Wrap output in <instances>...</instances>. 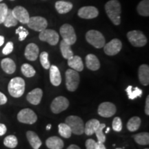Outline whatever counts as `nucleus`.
Segmentation results:
<instances>
[{
	"label": "nucleus",
	"instance_id": "nucleus-21",
	"mask_svg": "<svg viewBox=\"0 0 149 149\" xmlns=\"http://www.w3.org/2000/svg\"><path fill=\"white\" fill-rule=\"evenodd\" d=\"M46 145L49 149H62L64 148V144L61 138L53 136L46 139Z\"/></svg>",
	"mask_w": 149,
	"mask_h": 149
},
{
	"label": "nucleus",
	"instance_id": "nucleus-17",
	"mask_svg": "<svg viewBox=\"0 0 149 149\" xmlns=\"http://www.w3.org/2000/svg\"><path fill=\"white\" fill-rule=\"evenodd\" d=\"M43 95L42 89L37 88L28 93L26 96L27 101L33 105H38L41 102Z\"/></svg>",
	"mask_w": 149,
	"mask_h": 149
},
{
	"label": "nucleus",
	"instance_id": "nucleus-42",
	"mask_svg": "<svg viewBox=\"0 0 149 149\" xmlns=\"http://www.w3.org/2000/svg\"><path fill=\"white\" fill-rule=\"evenodd\" d=\"M97 142L94 139H88L86 141V149H96Z\"/></svg>",
	"mask_w": 149,
	"mask_h": 149
},
{
	"label": "nucleus",
	"instance_id": "nucleus-18",
	"mask_svg": "<svg viewBox=\"0 0 149 149\" xmlns=\"http://www.w3.org/2000/svg\"><path fill=\"white\" fill-rule=\"evenodd\" d=\"M138 77L139 82L144 86H148L149 84V66L146 64H142L139 67Z\"/></svg>",
	"mask_w": 149,
	"mask_h": 149
},
{
	"label": "nucleus",
	"instance_id": "nucleus-43",
	"mask_svg": "<svg viewBox=\"0 0 149 149\" xmlns=\"http://www.w3.org/2000/svg\"><path fill=\"white\" fill-rule=\"evenodd\" d=\"M7 101H8V99H7L6 96L3 93L0 92V105H3L6 103Z\"/></svg>",
	"mask_w": 149,
	"mask_h": 149
},
{
	"label": "nucleus",
	"instance_id": "nucleus-29",
	"mask_svg": "<svg viewBox=\"0 0 149 149\" xmlns=\"http://www.w3.org/2000/svg\"><path fill=\"white\" fill-rule=\"evenodd\" d=\"M137 10L139 15L144 17L149 15V0H142L138 3Z\"/></svg>",
	"mask_w": 149,
	"mask_h": 149
},
{
	"label": "nucleus",
	"instance_id": "nucleus-34",
	"mask_svg": "<svg viewBox=\"0 0 149 149\" xmlns=\"http://www.w3.org/2000/svg\"><path fill=\"white\" fill-rule=\"evenodd\" d=\"M22 74L26 77H33L35 75L36 72L34 68L29 64H24L21 67Z\"/></svg>",
	"mask_w": 149,
	"mask_h": 149
},
{
	"label": "nucleus",
	"instance_id": "nucleus-44",
	"mask_svg": "<svg viewBox=\"0 0 149 149\" xmlns=\"http://www.w3.org/2000/svg\"><path fill=\"white\" fill-rule=\"evenodd\" d=\"M7 128L4 124H0V136H2L6 133Z\"/></svg>",
	"mask_w": 149,
	"mask_h": 149
},
{
	"label": "nucleus",
	"instance_id": "nucleus-50",
	"mask_svg": "<svg viewBox=\"0 0 149 149\" xmlns=\"http://www.w3.org/2000/svg\"><path fill=\"white\" fill-rule=\"evenodd\" d=\"M107 128L108 129H107V130H106V133H108V132H109V130H110V128L108 127Z\"/></svg>",
	"mask_w": 149,
	"mask_h": 149
},
{
	"label": "nucleus",
	"instance_id": "nucleus-35",
	"mask_svg": "<svg viewBox=\"0 0 149 149\" xmlns=\"http://www.w3.org/2000/svg\"><path fill=\"white\" fill-rule=\"evenodd\" d=\"M18 140L17 138L15 135H8L5 137L4 140H3V144L6 146L10 148H14L17 146Z\"/></svg>",
	"mask_w": 149,
	"mask_h": 149
},
{
	"label": "nucleus",
	"instance_id": "nucleus-25",
	"mask_svg": "<svg viewBox=\"0 0 149 149\" xmlns=\"http://www.w3.org/2000/svg\"><path fill=\"white\" fill-rule=\"evenodd\" d=\"M72 7H73L72 3L68 1H57L55 3V8L59 14L68 13L72 10Z\"/></svg>",
	"mask_w": 149,
	"mask_h": 149
},
{
	"label": "nucleus",
	"instance_id": "nucleus-24",
	"mask_svg": "<svg viewBox=\"0 0 149 149\" xmlns=\"http://www.w3.org/2000/svg\"><path fill=\"white\" fill-rule=\"evenodd\" d=\"M1 66L3 71L7 74H13L15 72V63L10 58L3 59L1 61Z\"/></svg>",
	"mask_w": 149,
	"mask_h": 149
},
{
	"label": "nucleus",
	"instance_id": "nucleus-9",
	"mask_svg": "<svg viewBox=\"0 0 149 149\" xmlns=\"http://www.w3.org/2000/svg\"><path fill=\"white\" fill-rule=\"evenodd\" d=\"M17 120L23 124H33L37 122V116L35 113L31 109H22L18 113Z\"/></svg>",
	"mask_w": 149,
	"mask_h": 149
},
{
	"label": "nucleus",
	"instance_id": "nucleus-5",
	"mask_svg": "<svg viewBox=\"0 0 149 149\" xmlns=\"http://www.w3.org/2000/svg\"><path fill=\"white\" fill-rule=\"evenodd\" d=\"M66 86L69 91L73 92L77 90L80 81L79 74L77 71L73 69H68L66 74Z\"/></svg>",
	"mask_w": 149,
	"mask_h": 149
},
{
	"label": "nucleus",
	"instance_id": "nucleus-28",
	"mask_svg": "<svg viewBox=\"0 0 149 149\" xmlns=\"http://www.w3.org/2000/svg\"><path fill=\"white\" fill-rule=\"evenodd\" d=\"M126 92L127 93L128 99L131 100L140 97L142 95V91L140 88L138 87H133L132 86H128L126 88Z\"/></svg>",
	"mask_w": 149,
	"mask_h": 149
},
{
	"label": "nucleus",
	"instance_id": "nucleus-7",
	"mask_svg": "<svg viewBox=\"0 0 149 149\" xmlns=\"http://www.w3.org/2000/svg\"><path fill=\"white\" fill-rule=\"evenodd\" d=\"M127 38L135 47H143L146 44L147 39L141 31H132L127 33Z\"/></svg>",
	"mask_w": 149,
	"mask_h": 149
},
{
	"label": "nucleus",
	"instance_id": "nucleus-39",
	"mask_svg": "<svg viewBox=\"0 0 149 149\" xmlns=\"http://www.w3.org/2000/svg\"><path fill=\"white\" fill-rule=\"evenodd\" d=\"M8 8L4 3H0V24H3L8 14Z\"/></svg>",
	"mask_w": 149,
	"mask_h": 149
},
{
	"label": "nucleus",
	"instance_id": "nucleus-15",
	"mask_svg": "<svg viewBox=\"0 0 149 149\" xmlns=\"http://www.w3.org/2000/svg\"><path fill=\"white\" fill-rule=\"evenodd\" d=\"M99 15V11L95 6H84L78 10V16L80 18L91 19L97 17Z\"/></svg>",
	"mask_w": 149,
	"mask_h": 149
},
{
	"label": "nucleus",
	"instance_id": "nucleus-38",
	"mask_svg": "<svg viewBox=\"0 0 149 149\" xmlns=\"http://www.w3.org/2000/svg\"><path fill=\"white\" fill-rule=\"evenodd\" d=\"M15 33L19 35V40L21 41V42L25 40L29 34V31L23 26H19L18 29H17L15 31Z\"/></svg>",
	"mask_w": 149,
	"mask_h": 149
},
{
	"label": "nucleus",
	"instance_id": "nucleus-45",
	"mask_svg": "<svg viewBox=\"0 0 149 149\" xmlns=\"http://www.w3.org/2000/svg\"><path fill=\"white\" fill-rule=\"evenodd\" d=\"M145 113L146 115H149V96H147L146 100V105H145Z\"/></svg>",
	"mask_w": 149,
	"mask_h": 149
},
{
	"label": "nucleus",
	"instance_id": "nucleus-12",
	"mask_svg": "<svg viewBox=\"0 0 149 149\" xmlns=\"http://www.w3.org/2000/svg\"><path fill=\"white\" fill-rule=\"evenodd\" d=\"M122 48V43L118 39H113L104 46V53L107 55L113 56L120 53Z\"/></svg>",
	"mask_w": 149,
	"mask_h": 149
},
{
	"label": "nucleus",
	"instance_id": "nucleus-33",
	"mask_svg": "<svg viewBox=\"0 0 149 149\" xmlns=\"http://www.w3.org/2000/svg\"><path fill=\"white\" fill-rule=\"evenodd\" d=\"M59 133L61 137L64 138H70L72 135V131L70 130L69 126H68L66 123H61L58 126Z\"/></svg>",
	"mask_w": 149,
	"mask_h": 149
},
{
	"label": "nucleus",
	"instance_id": "nucleus-8",
	"mask_svg": "<svg viewBox=\"0 0 149 149\" xmlns=\"http://www.w3.org/2000/svg\"><path fill=\"white\" fill-rule=\"evenodd\" d=\"M39 38L42 42L48 43L50 45L55 46L59 42V36L58 33L52 29H44L41 31L39 35Z\"/></svg>",
	"mask_w": 149,
	"mask_h": 149
},
{
	"label": "nucleus",
	"instance_id": "nucleus-22",
	"mask_svg": "<svg viewBox=\"0 0 149 149\" xmlns=\"http://www.w3.org/2000/svg\"><path fill=\"white\" fill-rule=\"evenodd\" d=\"M68 65L69 67L77 72L82 71L84 69V64L82 59L77 55H73L71 58L68 59Z\"/></svg>",
	"mask_w": 149,
	"mask_h": 149
},
{
	"label": "nucleus",
	"instance_id": "nucleus-53",
	"mask_svg": "<svg viewBox=\"0 0 149 149\" xmlns=\"http://www.w3.org/2000/svg\"><path fill=\"white\" fill-rule=\"evenodd\" d=\"M10 1H15V0H10Z\"/></svg>",
	"mask_w": 149,
	"mask_h": 149
},
{
	"label": "nucleus",
	"instance_id": "nucleus-27",
	"mask_svg": "<svg viewBox=\"0 0 149 149\" xmlns=\"http://www.w3.org/2000/svg\"><path fill=\"white\" fill-rule=\"evenodd\" d=\"M60 51L64 59H69L73 56V52H72L71 48H70V45L65 42L64 41H61L60 42Z\"/></svg>",
	"mask_w": 149,
	"mask_h": 149
},
{
	"label": "nucleus",
	"instance_id": "nucleus-23",
	"mask_svg": "<svg viewBox=\"0 0 149 149\" xmlns=\"http://www.w3.org/2000/svg\"><path fill=\"white\" fill-rule=\"evenodd\" d=\"M26 137L29 144L33 149H39L42 146V141L35 132L29 130L26 132Z\"/></svg>",
	"mask_w": 149,
	"mask_h": 149
},
{
	"label": "nucleus",
	"instance_id": "nucleus-1",
	"mask_svg": "<svg viewBox=\"0 0 149 149\" xmlns=\"http://www.w3.org/2000/svg\"><path fill=\"white\" fill-rule=\"evenodd\" d=\"M105 10L108 17L113 24L118 26L121 23L122 13L121 4L118 0H110L105 5Z\"/></svg>",
	"mask_w": 149,
	"mask_h": 149
},
{
	"label": "nucleus",
	"instance_id": "nucleus-48",
	"mask_svg": "<svg viewBox=\"0 0 149 149\" xmlns=\"http://www.w3.org/2000/svg\"><path fill=\"white\" fill-rule=\"evenodd\" d=\"M4 43V37L0 35V46H1Z\"/></svg>",
	"mask_w": 149,
	"mask_h": 149
},
{
	"label": "nucleus",
	"instance_id": "nucleus-19",
	"mask_svg": "<svg viewBox=\"0 0 149 149\" xmlns=\"http://www.w3.org/2000/svg\"><path fill=\"white\" fill-rule=\"evenodd\" d=\"M50 80L52 84L58 86L61 82V76L59 68L55 65L50 67Z\"/></svg>",
	"mask_w": 149,
	"mask_h": 149
},
{
	"label": "nucleus",
	"instance_id": "nucleus-52",
	"mask_svg": "<svg viewBox=\"0 0 149 149\" xmlns=\"http://www.w3.org/2000/svg\"><path fill=\"white\" fill-rule=\"evenodd\" d=\"M3 1V0H0V2H1V1Z\"/></svg>",
	"mask_w": 149,
	"mask_h": 149
},
{
	"label": "nucleus",
	"instance_id": "nucleus-46",
	"mask_svg": "<svg viewBox=\"0 0 149 149\" xmlns=\"http://www.w3.org/2000/svg\"><path fill=\"white\" fill-rule=\"evenodd\" d=\"M96 149H107V148H106L105 146H104V143L97 141L96 144Z\"/></svg>",
	"mask_w": 149,
	"mask_h": 149
},
{
	"label": "nucleus",
	"instance_id": "nucleus-51",
	"mask_svg": "<svg viewBox=\"0 0 149 149\" xmlns=\"http://www.w3.org/2000/svg\"><path fill=\"white\" fill-rule=\"evenodd\" d=\"M116 149H122V148H116Z\"/></svg>",
	"mask_w": 149,
	"mask_h": 149
},
{
	"label": "nucleus",
	"instance_id": "nucleus-32",
	"mask_svg": "<svg viewBox=\"0 0 149 149\" xmlns=\"http://www.w3.org/2000/svg\"><path fill=\"white\" fill-rule=\"evenodd\" d=\"M135 142L139 145H148L149 144V134L148 133H140L134 136Z\"/></svg>",
	"mask_w": 149,
	"mask_h": 149
},
{
	"label": "nucleus",
	"instance_id": "nucleus-40",
	"mask_svg": "<svg viewBox=\"0 0 149 149\" xmlns=\"http://www.w3.org/2000/svg\"><path fill=\"white\" fill-rule=\"evenodd\" d=\"M113 130L116 132H120L122 129V122L121 119L119 117H115L112 124Z\"/></svg>",
	"mask_w": 149,
	"mask_h": 149
},
{
	"label": "nucleus",
	"instance_id": "nucleus-49",
	"mask_svg": "<svg viewBox=\"0 0 149 149\" xmlns=\"http://www.w3.org/2000/svg\"><path fill=\"white\" fill-rule=\"evenodd\" d=\"M51 124H48V125L46 126V130H50L51 129Z\"/></svg>",
	"mask_w": 149,
	"mask_h": 149
},
{
	"label": "nucleus",
	"instance_id": "nucleus-2",
	"mask_svg": "<svg viewBox=\"0 0 149 149\" xmlns=\"http://www.w3.org/2000/svg\"><path fill=\"white\" fill-rule=\"evenodd\" d=\"M25 81L23 78L19 77L13 78L8 86V93L13 97H20L25 91Z\"/></svg>",
	"mask_w": 149,
	"mask_h": 149
},
{
	"label": "nucleus",
	"instance_id": "nucleus-11",
	"mask_svg": "<svg viewBox=\"0 0 149 149\" xmlns=\"http://www.w3.org/2000/svg\"><path fill=\"white\" fill-rule=\"evenodd\" d=\"M69 107V101L68 99L63 96L55 97L51 104V109L55 114H58L65 111Z\"/></svg>",
	"mask_w": 149,
	"mask_h": 149
},
{
	"label": "nucleus",
	"instance_id": "nucleus-14",
	"mask_svg": "<svg viewBox=\"0 0 149 149\" xmlns=\"http://www.w3.org/2000/svg\"><path fill=\"white\" fill-rule=\"evenodd\" d=\"M12 13L13 16L18 22L24 24L28 23L30 19V16L29 12L25 8L20 6H17L13 9Z\"/></svg>",
	"mask_w": 149,
	"mask_h": 149
},
{
	"label": "nucleus",
	"instance_id": "nucleus-16",
	"mask_svg": "<svg viewBox=\"0 0 149 149\" xmlns=\"http://www.w3.org/2000/svg\"><path fill=\"white\" fill-rule=\"evenodd\" d=\"M39 51L40 50H39L38 46L34 43H31V44H28L26 47L24 55L28 60L35 61L38 57Z\"/></svg>",
	"mask_w": 149,
	"mask_h": 149
},
{
	"label": "nucleus",
	"instance_id": "nucleus-31",
	"mask_svg": "<svg viewBox=\"0 0 149 149\" xmlns=\"http://www.w3.org/2000/svg\"><path fill=\"white\" fill-rule=\"evenodd\" d=\"M18 23V21L16 19L15 17L13 16L12 13V10L8 8V14H7L6 17L4 22H3V24L6 27L10 28L13 26H15Z\"/></svg>",
	"mask_w": 149,
	"mask_h": 149
},
{
	"label": "nucleus",
	"instance_id": "nucleus-26",
	"mask_svg": "<svg viewBox=\"0 0 149 149\" xmlns=\"http://www.w3.org/2000/svg\"><path fill=\"white\" fill-rule=\"evenodd\" d=\"M100 122L96 119H92L86 123L84 126V133L86 135H92L95 134V132L98 126H100Z\"/></svg>",
	"mask_w": 149,
	"mask_h": 149
},
{
	"label": "nucleus",
	"instance_id": "nucleus-47",
	"mask_svg": "<svg viewBox=\"0 0 149 149\" xmlns=\"http://www.w3.org/2000/svg\"><path fill=\"white\" fill-rule=\"evenodd\" d=\"M67 149H81L79 146H77L75 144H71L70 146H69L67 148Z\"/></svg>",
	"mask_w": 149,
	"mask_h": 149
},
{
	"label": "nucleus",
	"instance_id": "nucleus-3",
	"mask_svg": "<svg viewBox=\"0 0 149 149\" xmlns=\"http://www.w3.org/2000/svg\"><path fill=\"white\" fill-rule=\"evenodd\" d=\"M86 40L89 44L96 48H101L106 44L104 35L100 31L91 30L86 34Z\"/></svg>",
	"mask_w": 149,
	"mask_h": 149
},
{
	"label": "nucleus",
	"instance_id": "nucleus-10",
	"mask_svg": "<svg viewBox=\"0 0 149 149\" xmlns=\"http://www.w3.org/2000/svg\"><path fill=\"white\" fill-rule=\"evenodd\" d=\"M30 29L33 31L41 32L44 31L48 26L47 20L44 17L40 16H35L30 17L29 22L26 24Z\"/></svg>",
	"mask_w": 149,
	"mask_h": 149
},
{
	"label": "nucleus",
	"instance_id": "nucleus-20",
	"mask_svg": "<svg viewBox=\"0 0 149 149\" xmlns=\"http://www.w3.org/2000/svg\"><path fill=\"white\" fill-rule=\"evenodd\" d=\"M86 65L89 70L95 71L100 69V62L97 57L93 54H88L86 57Z\"/></svg>",
	"mask_w": 149,
	"mask_h": 149
},
{
	"label": "nucleus",
	"instance_id": "nucleus-6",
	"mask_svg": "<svg viewBox=\"0 0 149 149\" xmlns=\"http://www.w3.org/2000/svg\"><path fill=\"white\" fill-rule=\"evenodd\" d=\"M59 33L61 37L63 38V41L66 42L69 45H72L76 42L77 36L73 27L68 24H64L62 25L59 29Z\"/></svg>",
	"mask_w": 149,
	"mask_h": 149
},
{
	"label": "nucleus",
	"instance_id": "nucleus-4",
	"mask_svg": "<svg viewBox=\"0 0 149 149\" xmlns=\"http://www.w3.org/2000/svg\"><path fill=\"white\" fill-rule=\"evenodd\" d=\"M65 123L69 126L72 133L81 135L84 133V124L79 117L71 115L66 119Z\"/></svg>",
	"mask_w": 149,
	"mask_h": 149
},
{
	"label": "nucleus",
	"instance_id": "nucleus-37",
	"mask_svg": "<svg viewBox=\"0 0 149 149\" xmlns=\"http://www.w3.org/2000/svg\"><path fill=\"white\" fill-rule=\"evenodd\" d=\"M40 63L43 66V68L45 69H49L51 67V64H50L49 61H48V53L47 52H42L40 55Z\"/></svg>",
	"mask_w": 149,
	"mask_h": 149
},
{
	"label": "nucleus",
	"instance_id": "nucleus-36",
	"mask_svg": "<svg viewBox=\"0 0 149 149\" xmlns=\"http://www.w3.org/2000/svg\"><path fill=\"white\" fill-rule=\"evenodd\" d=\"M106 124H101L100 123V126H98V128H97L95 134L97 136V138L98 139V141L102 143H104L106 141V135H104L103 130L104 128H105Z\"/></svg>",
	"mask_w": 149,
	"mask_h": 149
},
{
	"label": "nucleus",
	"instance_id": "nucleus-13",
	"mask_svg": "<svg viewBox=\"0 0 149 149\" xmlns=\"http://www.w3.org/2000/svg\"><path fill=\"white\" fill-rule=\"evenodd\" d=\"M116 107L111 102H103L99 106L98 114L103 117H111L116 113Z\"/></svg>",
	"mask_w": 149,
	"mask_h": 149
},
{
	"label": "nucleus",
	"instance_id": "nucleus-30",
	"mask_svg": "<svg viewBox=\"0 0 149 149\" xmlns=\"http://www.w3.org/2000/svg\"><path fill=\"white\" fill-rule=\"evenodd\" d=\"M141 119L139 117H133L128 120L127 123V128L130 132H135L141 126Z\"/></svg>",
	"mask_w": 149,
	"mask_h": 149
},
{
	"label": "nucleus",
	"instance_id": "nucleus-54",
	"mask_svg": "<svg viewBox=\"0 0 149 149\" xmlns=\"http://www.w3.org/2000/svg\"><path fill=\"white\" fill-rule=\"evenodd\" d=\"M145 149H148V148H145Z\"/></svg>",
	"mask_w": 149,
	"mask_h": 149
},
{
	"label": "nucleus",
	"instance_id": "nucleus-41",
	"mask_svg": "<svg viewBox=\"0 0 149 149\" xmlns=\"http://www.w3.org/2000/svg\"><path fill=\"white\" fill-rule=\"evenodd\" d=\"M13 51V43L12 42H8L6 44L5 47L3 48L2 53L3 55H7L12 53Z\"/></svg>",
	"mask_w": 149,
	"mask_h": 149
}]
</instances>
